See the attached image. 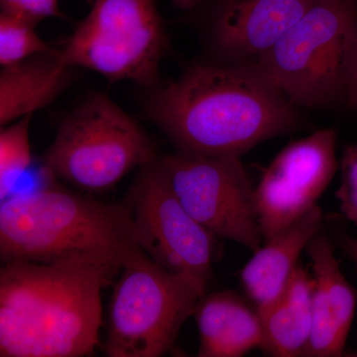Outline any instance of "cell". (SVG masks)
Masks as SVG:
<instances>
[{
	"label": "cell",
	"mask_w": 357,
	"mask_h": 357,
	"mask_svg": "<svg viewBox=\"0 0 357 357\" xmlns=\"http://www.w3.org/2000/svg\"><path fill=\"white\" fill-rule=\"evenodd\" d=\"M337 132L314 131L275 157L255 187V204L265 241L311 210L337 173Z\"/></svg>",
	"instance_id": "obj_10"
},
{
	"label": "cell",
	"mask_w": 357,
	"mask_h": 357,
	"mask_svg": "<svg viewBox=\"0 0 357 357\" xmlns=\"http://www.w3.org/2000/svg\"><path fill=\"white\" fill-rule=\"evenodd\" d=\"M357 23V0H314L256 61L303 109H345V58Z\"/></svg>",
	"instance_id": "obj_4"
},
{
	"label": "cell",
	"mask_w": 357,
	"mask_h": 357,
	"mask_svg": "<svg viewBox=\"0 0 357 357\" xmlns=\"http://www.w3.org/2000/svg\"><path fill=\"white\" fill-rule=\"evenodd\" d=\"M140 169L126 202L140 248L156 264L189 275L206 287L217 236L185 210L161 159Z\"/></svg>",
	"instance_id": "obj_9"
},
{
	"label": "cell",
	"mask_w": 357,
	"mask_h": 357,
	"mask_svg": "<svg viewBox=\"0 0 357 357\" xmlns=\"http://www.w3.org/2000/svg\"><path fill=\"white\" fill-rule=\"evenodd\" d=\"M73 67L59 51L39 54L0 72V126H6L46 107L72 79Z\"/></svg>",
	"instance_id": "obj_15"
},
{
	"label": "cell",
	"mask_w": 357,
	"mask_h": 357,
	"mask_svg": "<svg viewBox=\"0 0 357 357\" xmlns=\"http://www.w3.org/2000/svg\"><path fill=\"white\" fill-rule=\"evenodd\" d=\"M314 279L304 268L293 271L285 290L264 311L262 351L276 357L304 356L312 328Z\"/></svg>",
	"instance_id": "obj_16"
},
{
	"label": "cell",
	"mask_w": 357,
	"mask_h": 357,
	"mask_svg": "<svg viewBox=\"0 0 357 357\" xmlns=\"http://www.w3.org/2000/svg\"><path fill=\"white\" fill-rule=\"evenodd\" d=\"M345 109L357 112V23L352 31L349 50L345 58Z\"/></svg>",
	"instance_id": "obj_21"
},
{
	"label": "cell",
	"mask_w": 357,
	"mask_h": 357,
	"mask_svg": "<svg viewBox=\"0 0 357 357\" xmlns=\"http://www.w3.org/2000/svg\"><path fill=\"white\" fill-rule=\"evenodd\" d=\"M203 0H173L174 4L178 8L183 10L189 11L201 3Z\"/></svg>",
	"instance_id": "obj_23"
},
{
	"label": "cell",
	"mask_w": 357,
	"mask_h": 357,
	"mask_svg": "<svg viewBox=\"0 0 357 357\" xmlns=\"http://www.w3.org/2000/svg\"><path fill=\"white\" fill-rule=\"evenodd\" d=\"M333 241L344 251L345 255L351 260L357 267V237L349 236V234L340 229L333 230Z\"/></svg>",
	"instance_id": "obj_22"
},
{
	"label": "cell",
	"mask_w": 357,
	"mask_h": 357,
	"mask_svg": "<svg viewBox=\"0 0 357 357\" xmlns=\"http://www.w3.org/2000/svg\"><path fill=\"white\" fill-rule=\"evenodd\" d=\"M157 159L153 141L139 124L107 96L95 93L61 122L44 163L53 177L102 192Z\"/></svg>",
	"instance_id": "obj_5"
},
{
	"label": "cell",
	"mask_w": 357,
	"mask_h": 357,
	"mask_svg": "<svg viewBox=\"0 0 357 357\" xmlns=\"http://www.w3.org/2000/svg\"><path fill=\"white\" fill-rule=\"evenodd\" d=\"M121 268L100 260L4 263L0 270V356L93 354L102 290Z\"/></svg>",
	"instance_id": "obj_2"
},
{
	"label": "cell",
	"mask_w": 357,
	"mask_h": 357,
	"mask_svg": "<svg viewBox=\"0 0 357 357\" xmlns=\"http://www.w3.org/2000/svg\"><path fill=\"white\" fill-rule=\"evenodd\" d=\"M306 251L314 275L312 328L304 356H342L356 314L357 293L345 279L330 234L321 229Z\"/></svg>",
	"instance_id": "obj_12"
},
{
	"label": "cell",
	"mask_w": 357,
	"mask_h": 357,
	"mask_svg": "<svg viewBox=\"0 0 357 357\" xmlns=\"http://www.w3.org/2000/svg\"><path fill=\"white\" fill-rule=\"evenodd\" d=\"M166 47L155 0H93L91 13L59 55L70 67L150 89L160 84L159 66Z\"/></svg>",
	"instance_id": "obj_7"
},
{
	"label": "cell",
	"mask_w": 357,
	"mask_h": 357,
	"mask_svg": "<svg viewBox=\"0 0 357 357\" xmlns=\"http://www.w3.org/2000/svg\"><path fill=\"white\" fill-rule=\"evenodd\" d=\"M121 270L110 303L105 354L110 357L164 356L194 314L206 287L189 275L160 266L147 255Z\"/></svg>",
	"instance_id": "obj_6"
},
{
	"label": "cell",
	"mask_w": 357,
	"mask_h": 357,
	"mask_svg": "<svg viewBox=\"0 0 357 357\" xmlns=\"http://www.w3.org/2000/svg\"><path fill=\"white\" fill-rule=\"evenodd\" d=\"M30 21L1 13L0 15V65L6 67L39 54L53 51L35 31Z\"/></svg>",
	"instance_id": "obj_18"
},
{
	"label": "cell",
	"mask_w": 357,
	"mask_h": 357,
	"mask_svg": "<svg viewBox=\"0 0 357 357\" xmlns=\"http://www.w3.org/2000/svg\"><path fill=\"white\" fill-rule=\"evenodd\" d=\"M160 159L176 196L204 229L253 253L261 248L255 187L241 157L177 152Z\"/></svg>",
	"instance_id": "obj_8"
},
{
	"label": "cell",
	"mask_w": 357,
	"mask_h": 357,
	"mask_svg": "<svg viewBox=\"0 0 357 357\" xmlns=\"http://www.w3.org/2000/svg\"><path fill=\"white\" fill-rule=\"evenodd\" d=\"M323 211L318 204L255 251L241 273L249 299L258 312L264 311L285 290L300 255L312 236L323 229Z\"/></svg>",
	"instance_id": "obj_13"
},
{
	"label": "cell",
	"mask_w": 357,
	"mask_h": 357,
	"mask_svg": "<svg viewBox=\"0 0 357 357\" xmlns=\"http://www.w3.org/2000/svg\"><path fill=\"white\" fill-rule=\"evenodd\" d=\"M314 0H203L188 11L206 60L256 62L303 15Z\"/></svg>",
	"instance_id": "obj_11"
},
{
	"label": "cell",
	"mask_w": 357,
	"mask_h": 357,
	"mask_svg": "<svg viewBox=\"0 0 357 357\" xmlns=\"http://www.w3.org/2000/svg\"><path fill=\"white\" fill-rule=\"evenodd\" d=\"M199 333V357H239L264 344L261 319L238 294L203 296L194 312Z\"/></svg>",
	"instance_id": "obj_14"
},
{
	"label": "cell",
	"mask_w": 357,
	"mask_h": 357,
	"mask_svg": "<svg viewBox=\"0 0 357 357\" xmlns=\"http://www.w3.org/2000/svg\"><path fill=\"white\" fill-rule=\"evenodd\" d=\"M1 13L14 14L38 24L46 18H62L59 0H0Z\"/></svg>",
	"instance_id": "obj_20"
},
{
	"label": "cell",
	"mask_w": 357,
	"mask_h": 357,
	"mask_svg": "<svg viewBox=\"0 0 357 357\" xmlns=\"http://www.w3.org/2000/svg\"><path fill=\"white\" fill-rule=\"evenodd\" d=\"M149 91L147 114L181 153L243 157L264 141L311 126L256 62L203 58Z\"/></svg>",
	"instance_id": "obj_1"
},
{
	"label": "cell",
	"mask_w": 357,
	"mask_h": 357,
	"mask_svg": "<svg viewBox=\"0 0 357 357\" xmlns=\"http://www.w3.org/2000/svg\"><path fill=\"white\" fill-rule=\"evenodd\" d=\"M145 255L126 203H103L57 188L1 201L0 257L4 263L91 259L122 269Z\"/></svg>",
	"instance_id": "obj_3"
},
{
	"label": "cell",
	"mask_w": 357,
	"mask_h": 357,
	"mask_svg": "<svg viewBox=\"0 0 357 357\" xmlns=\"http://www.w3.org/2000/svg\"><path fill=\"white\" fill-rule=\"evenodd\" d=\"M33 114L4 126L0 132V199L11 196L14 185L31 164L29 126Z\"/></svg>",
	"instance_id": "obj_17"
},
{
	"label": "cell",
	"mask_w": 357,
	"mask_h": 357,
	"mask_svg": "<svg viewBox=\"0 0 357 357\" xmlns=\"http://www.w3.org/2000/svg\"><path fill=\"white\" fill-rule=\"evenodd\" d=\"M340 168L342 182L335 197L345 218L357 227V143L345 146Z\"/></svg>",
	"instance_id": "obj_19"
}]
</instances>
